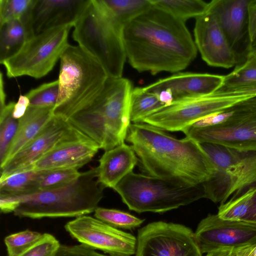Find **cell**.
I'll return each mask as SVG.
<instances>
[{"instance_id":"6da1fadb","label":"cell","mask_w":256,"mask_h":256,"mask_svg":"<svg viewBox=\"0 0 256 256\" xmlns=\"http://www.w3.org/2000/svg\"><path fill=\"white\" fill-rule=\"evenodd\" d=\"M122 36L126 58L139 72H180L197 55L185 22L153 6L124 26Z\"/></svg>"},{"instance_id":"7a4b0ae2","label":"cell","mask_w":256,"mask_h":256,"mask_svg":"<svg viewBox=\"0 0 256 256\" xmlns=\"http://www.w3.org/2000/svg\"><path fill=\"white\" fill-rule=\"evenodd\" d=\"M126 140L147 175L196 186L206 181L214 172L200 143L189 137L178 139L160 128L142 122L130 124Z\"/></svg>"},{"instance_id":"3957f363","label":"cell","mask_w":256,"mask_h":256,"mask_svg":"<svg viewBox=\"0 0 256 256\" xmlns=\"http://www.w3.org/2000/svg\"><path fill=\"white\" fill-rule=\"evenodd\" d=\"M104 188L98 180L96 168H92L81 172L76 180L66 186L14 197L18 204L13 212L33 219L77 218L94 212Z\"/></svg>"},{"instance_id":"277c9868","label":"cell","mask_w":256,"mask_h":256,"mask_svg":"<svg viewBox=\"0 0 256 256\" xmlns=\"http://www.w3.org/2000/svg\"><path fill=\"white\" fill-rule=\"evenodd\" d=\"M60 60L59 92L54 116L67 120L96 100L108 76L100 63L78 45L69 44Z\"/></svg>"},{"instance_id":"5b68a950","label":"cell","mask_w":256,"mask_h":256,"mask_svg":"<svg viewBox=\"0 0 256 256\" xmlns=\"http://www.w3.org/2000/svg\"><path fill=\"white\" fill-rule=\"evenodd\" d=\"M130 210L162 213L204 198L202 184L180 182L133 172L114 188Z\"/></svg>"},{"instance_id":"8992f818","label":"cell","mask_w":256,"mask_h":256,"mask_svg":"<svg viewBox=\"0 0 256 256\" xmlns=\"http://www.w3.org/2000/svg\"><path fill=\"white\" fill-rule=\"evenodd\" d=\"M73 27L72 38L78 46L100 63L108 76L122 77L126 59L124 28L108 17L95 0H90Z\"/></svg>"},{"instance_id":"52a82bcc","label":"cell","mask_w":256,"mask_h":256,"mask_svg":"<svg viewBox=\"0 0 256 256\" xmlns=\"http://www.w3.org/2000/svg\"><path fill=\"white\" fill-rule=\"evenodd\" d=\"M214 168L202 184L204 198L224 204L256 188V150H240L222 145L200 143Z\"/></svg>"},{"instance_id":"ba28073f","label":"cell","mask_w":256,"mask_h":256,"mask_svg":"<svg viewBox=\"0 0 256 256\" xmlns=\"http://www.w3.org/2000/svg\"><path fill=\"white\" fill-rule=\"evenodd\" d=\"M72 27L56 28L28 38L15 54L2 62L7 76L40 78L46 76L70 44L68 38Z\"/></svg>"},{"instance_id":"9c48e42d","label":"cell","mask_w":256,"mask_h":256,"mask_svg":"<svg viewBox=\"0 0 256 256\" xmlns=\"http://www.w3.org/2000/svg\"><path fill=\"white\" fill-rule=\"evenodd\" d=\"M183 132L199 143L256 150V96L234 105L230 116L219 124L200 128L189 127Z\"/></svg>"},{"instance_id":"30bf717a","label":"cell","mask_w":256,"mask_h":256,"mask_svg":"<svg viewBox=\"0 0 256 256\" xmlns=\"http://www.w3.org/2000/svg\"><path fill=\"white\" fill-rule=\"evenodd\" d=\"M132 84L128 78L108 76L96 100L80 112L104 118L107 138L104 151L124 142L131 124Z\"/></svg>"},{"instance_id":"8fae6325","label":"cell","mask_w":256,"mask_h":256,"mask_svg":"<svg viewBox=\"0 0 256 256\" xmlns=\"http://www.w3.org/2000/svg\"><path fill=\"white\" fill-rule=\"evenodd\" d=\"M250 98L251 96L212 94L180 100L157 110L146 116L142 122L164 131L183 132L196 120Z\"/></svg>"},{"instance_id":"7c38bea8","label":"cell","mask_w":256,"mask_h":256,"mask_svg":"<svg viewBox=\"0 0 256 256\" xmlns=\"http://www.w3.org/2000/svg\"><path fill=\"white\" fill-rule=\"evenodd\" d=\"M135 256H202L194 234L184 225L162 221L138 231Z\"/></svg>"},{"instance_id":"4fadbf2b","label":"cell","mask_w":256,"mask_h":256,"mask_svg":"<svg viewBox=\"0 0 256 256\" xmlns=\"http://www.w3.org/2000/svg\"><path fill=\"white\" fill-rule=\"evenodd\" d=\"M64 228L81 244L110 256H132L136 254L137 239L134 235L96 218L80 216L67 222Z\"/></svg>"},{"instance_id":"5bb4252c","label":"cell","mask_w":256,"mask_h":256,"mask_svg":"<svg viewBox=\"0 0 256 256\" xmlns=\"http://www.w3.org/2000/svg\"><path fill=\"white\" fill-rule=\"evenodd\" d=\"M194 234L202 254L256 244V224L223 220L218 214L203 218Z\"/></svg>"},{"instance_id":"9a60e30c","label":"cell","mask_w":256,"mask_h":256,"mask_svg":"<svg viewBox=\"0 0 256 256\" xmlns=\"http://www.w3.org/2000/svg\"><path fill=\"white\" fill-rule=\"evenodd\" d=\"M87 136L64 118L54 116L44 129L0 168V178L28 169L56 146Z\"/></svg>"},{"instance_id":"2e32d148","label":"cell","mask_w":256,"mask_h":256,"mask_svg":"<svg viewBox=\"0 0 256 256\" xmlns=\"http://www.w3.org/2000/svg\"><path fill=\"white\" fill-rule=\"evenodd\" d=\"M224 76L194 72H178L145 86L158 94L165 104L208 96L223 84Z\"/></svg>"},{"instance_id":"e0dca14e","label":"cell","mask_w":256,"mask_h":256,"mask_svg":"<svg viewBox=\"0 0 256 256\" xmlns=\"http://www.w3.org/2000/svg\"><path fill=\"white\" fill-rule=\"evenodd\" d=\"M194 32L196 48L208 65L229 68L238 62V56L210 14L196 18Z\"/></svg>"},{"instance_id":"ac0fdd59","label":"cell","mask_w":256,"mask_h":256,"mask_svg":"<svg viewBox=\"0 0 256 256\" xmlns=\"http://www.w3.org/2000/svg\"><path fill=\"white\" fill-rule=\"evenodd\" d=\"M90 0H33L29 23L33 36L66 25L74 26Z\"/></svg>"},{"instance_id":"d6986e66","label":"cell","mask_w":256,"mask_h":256,"mask_svg":"<svg viewBox=\"0 0 256 256\" xmlns=\"http://www.w3.org/2000/svg\"><path fill=\"white\" fill-rule=\"evenodd\" d=\"M100 148L88 136L64 142L48 152L27 170H78L89 162Z\"/></svg>"},{"instance_id":"ffe728a7","label":"cell","mask_w":256,"mask_h":256,"mask_svg":"<svg viewBox=\"0 0 256 256\" xmlns=\"http://www.w3.org/2000/svg\"><path fill=\"white\" fill-rule=\"evenodd\" d=\"M248 2L249 0H213L208 2L206 10L216 18L238 56V46L244 41L245 42L246 38L250 41Z\"/></svg>"},{"instance_id":"44dd1931","label":"cell","mask_w":256,"mask_h":256,"mask_svg":"<svg viewBox=\"0 0 256 256\" xmlns=\"http://www.w3.org/2000/svg\"><path fill=\"white\" fill-rule=\"evenodd\" d=\"M96 167L98 179L105 188H114L138 163V158L130 145L125 142L106 150Z\"/></svg>"},{"instance_id":"7402d4cb","label":"cell","mask_w":256,"mask_h":256,"mask_svg":"<svg viewBox=\"0 0 256 256\" xmlns=\"http://www.w3.org/2000/svg\"><path fill=\"white\" fill-rule=\"evenodd\" d=\"M54 108L28 106L24 116L18 120L16 132L0 168L44 129L54 116Z\"/></svg>"},{"instance_id":"603a6c76","label":"cell","mask_w":256,"mask_h":256,"mask_svg":"<svg viewBox=\"0 0 256 256\" xmlns=\"http://www.w3.org/2000/svg\"><path fill=\"white\" fill-rule=\"evenodd\" d=\"M33 36L28 16L0 25V63L15 54Z\"/></svg>"},{"instance_id":"cb8c5ba5","label":"cell","mask_w":256,"mask_h":256,"mask_svg":"<svg viewBox=\"0 0 256 256\" xmlns=\"http://www.w3.org/2000/svg\"><path fill=\"white\" fill-rule=\"evenodd\" d=\"M102 12L120 26H124L152 6L150 0H95Z\"/></svg>"},{"instance_id":"d4e9b609","label":"cell","mask_w":256,"mask_h":256,"mask_svg":"<svg viewBox=\"0 0 256 256\" xmlns=\"http://www.w3.org/2000/svg\"><path fill=\"white\" fill-rule=\"evenodd\" d=\"M40 170H27L0 178V196L18 197L40 192Z\"/></svg>"},{"instance_id":"484cf974","label":"cell","mask_w":256,"mask_h":256,"mask_svg":"<svg viewBox=\"0 0 256 256\" xmlns=\"http://www.w3.org/2000/svg\"><path fill=\"white\" fill-rule=\"evenodd\" d=\"M256 86V54L249 52L244 62L224 76L223 84L214 94L222 95L240 88Z\"/></svg>"},{"instance_id":"4316f807","label":"cell","mask_w":256,"mask_h":256,"mask_svg":"<svg viewBox=\"0 0 256 256\" xmlns=\"http://www.w3.org/2000/svg\"><path fill=\"white\" fill-rule=\"evenodd\" d=\"M153 6L186 22L204 14L208 3L202 0H150Z\"/></svg>"},{"instance_id":"83f0119b","label":"cell","mask_w":256,"mask_h":256,"mask_svg":"<svg viewBox=\"0 0 256 256\" xmlns=\"http://www.w3.org/2000/svg\"><path fill=\"white\" fill-rule=\"evenodd\" d=\"M164 106L158 94L144 87L133 89L130 102L131 122H142L146 116Z\"/></svg>"},{"instance_id":"f1b7e54d","label":"cell","mask_w":256,"mask_h":256,"mask_svg":"<svg viewBox=\"0 0 256 256\" xmlns=\"http://www.w3.org/2000/svg\"><path fill=\"white\" fill-rule=\"evenodd\" d=\"M15 103L11 102L0 108V164L5 159L18 126V120L12 116Z\"/></svg>"},{"instance_id":"f546056e","label":"cell","mask_w":256,"mask_h":256,"mask_svg":"<svg viewBox=\"0 0 256 256\" xmlns=\"http://www.w3.org/2000/svg\"><path fill=\"white\" fill-rule=\"evenodd\" d=\"M256 190V188H251L239 197L230 198L227 202L221 204L218 215L225 220H242L248 210Z\"/></svg>"},{"instance_id":"4dcf8cb0","label":"cell","mask_w":256,"mask_h":256,"mask_svg":"<svg viewBox=\"0 0 256 256\" xmlns=\"http://www.w3.org/2000/svg\"><path fill=\"white\" fill-rule=\"evenodd\" d=\"M81 172L75 168H64L40 170V191L58 188L76 180Z\"/></svg>"},{"instance_id":"1f68e13d","label":"cell","mask_w":256,"mask_h":256,"mask_svg":"<svg viewBox=\"0 0 256 256\" xmlns=\"http://www.w3.org/2000/svg\"><path fill=\"white\" fill-rule=\"evenodd\" d=\"M96 218L116 228L130 230L140 226L144 220L118 210L98 207L94 211Z\"/></svg>"},{"instance_id":"d6a6232c","label":"cell","mask_w":256,"mask_h":256,"mask_svg":"<svg viewBox=\"0 0 256 256\" xmlns=\"http://www.w3.org/2000/svg\"><path fill=\"white\" fill-rule=\"evenodd\" d=\"M59 92L58 80L44 83L30 90L26 95L30 100V106L54 107Z\"/></svg>"},{"instance_id":"836d02e7","label":"cell","mask_w":256,"mask_h":256,"mask_svg":"<svg viewBox=\"0 0 256 256\" xmlns=\"http://www.w3.org/2000/svg\"><path fill=\"white\" fill-rule=\"evenodd\" d=\"M38 232L26 230L6 236L4 240L8 256H16L38 241L42 236Z\"/></svg>"},{"instance_id":"e575fe53","label":"cell","mask_w":256,"mask_h":256,"mask_svg":"<svg viewBox=\"0 0 256 256\" xmlns=\"http://www.w3.org/2000/svg\"><path fill=\"white\" fill-rule=\"evenodd\" d=\"M32 2L33 0H0V25L24 18L30 12Z\"/></svg>"},{"instance_id":"d590c367","label":"cell","mask_w":256,"mask_h":256,"mask_svg":"<svg viewBox=\"0 0 256 256\" xmlns=\"http://www.w3.org/2000/svg\"><path fill=\"white\" fill-rule=\"evenodd\" d=\"M60 245L53 235L44 233L34 244L16 256H55Z\"/></svg>"},{"instance_id":"8d00e7d4","label":"cell","mask_w":256,"mask_h":256,"mask_svg":"<svg viewBox=\"0 0 256 256\" xmlns=\"http://www.w3.org/2000/svg\"><path fill=\"white\" fill-rule=\"evenodd\" d=\"M55 256H111L97 252L85 245L67 246L61 244Z\"/></svg>"},{"instance_id":"74e56055","label":"cell","mask_w":256,"mask_h":256,"mask_svg":"<svg viewBox=\"0 0 256 256\" xmlns=\"http://www.w3.org/2000/svg\"><path fill=\"white\" fill-rule=\"evenodd\" d=\"M248 34L251 44L256 38V0H249L248 4Z\"/></svg>"},{"instance_id":"f35d334b","label":"cell","mask_w":256,"mask_h":256,"mask_svg":"<svg viewBox=\"0 0 256 256\" xmlns=\"http://www.w3.org/2000/svg\"><path fill=\"white\" fill-rule=\"evenodd\" d=\"M30 106V100L25 95H20L18 101L15 103L13 111L12 116L16 120H19L25 114L28 108Z\"/></svg>"},{"instance_id":"ab89813d","label":"cell","mask_w":256,"mask_h":256,"mask_svg":"<svg viewBox=\"0 0 256 256\" xmlns=\"http://www.w3.org/2000/svg\"><path fill=\"white\" fill-rule=\"evenodd\" d=\"M222 96H256V86L234 90Z\"/></svg>"},{"instance_id":"60d3db41","label":"cell","mask_w":256,"mask_h":256,"mask_svg":"<svg viewBox=\"0 0 256 256\" xmlns=\"http://www.w3.org/2000/svg\"><path fill=\"white\" fill-rule=\"evenodd\" d=\"M242 221L256 224V190L252 197L248 210Z\"/></svg>"},{"instance_id":"b9f144b4","label":"cell","mask_w":256,"mask_h":256,"mask_svg":"<svg viewBox=\"0 0 256 256\" xmlns=\"http://www.w3.org/2000/svg\"><path fill=\"white\" fill-rule=\"evenodd\" d=\"M233 256H256V244L234 250Z\"/></svg>"},{"instance_id":"7bdbcfd3","label":"cell","mask_w":256,"mask_h":256,"mask_svg":"<svg viewBox=\"0 0 256 256\" xmlns=\"http://www.w3.org/2000/svg\"><path fill=\"white\" fill-rule=\"evenodd\" d=\"M6 95L4 88V82L3 80L2 74L0 72V108H3L6 105Z\"/></svg>"},{"instance_id":"ee69618b","label":"cell","mask_w":256,"mask_h":256,"mask_svg":"<svg viewBox=\"0 0 256 256\" xmlns=\"http://www.w3.org/2000/svg\"><path fill=\"white\" fill-rule=\"evenodd\" d=\"M234 250H222L206 254L205 256H233Z\"/></svg>"},{"instance_id":"f6af8a7d","label":"cell","mask_w":256,"mask_h":256,"mask_svg":"<svg viewBox=\"0 0 256 256\" xmlns=\"http://www.w3.org/2000/svg\"><path fill=\"white\" fill-rule=\"evenodd\" d=\"M249 52H256V38L250 44Z\"/></svg>"},{"instance_id":"bcb514c9","label":"cell","mask_w":256,"mask_h":256,"mask_svg":"<svg viewBox=\"0 0 256 256\" xmlns=\"http://www.w3.org/2000/svg\"><path fill=\"white\" fill-rule=\"evenodd\" d=\"M254 53H255L256 54V52H254Z\"/></svg>"}]
</instances>
